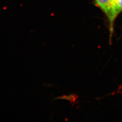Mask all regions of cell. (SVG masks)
<instances>
[{
  "label": "cell",
  "instance_id": "6da1fadb",
  "mask_svg": "<svg viewBox=\"0 0 122 122\" xmlns=\"http://www.w3.org/2000/svg\"><path fill=\"white\" fill-rule=\"evenodd\" d=\"M95 4L100 9L107 18L109 22L110 41L114 32V22L117 17L116 12V0H94Z\"/></svg>",
  "mask_w": 122,
  "mask_h": 122
},
{
  "label": "cell",
  "instance_id": "7a4b0ae2",
  "mask_svg": "<svg viewBox=\"0 0 122 122\" xmlns=\"http://www.w3.org/2000/svg\"><path fill=\"white\" fill-rule=\"evenodd\" d=\"M116 12L117 16L122 12V0H116Z\"/></svg>",
  "mask_w": 122,
  "mask_h": 122
}]
</instances>
